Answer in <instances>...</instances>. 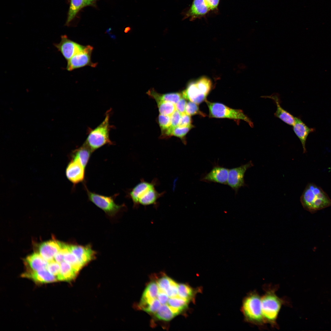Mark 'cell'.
<instances>
[{
  "mask_svg": "<svg viewBox=\"0 0 331 331\" xmlns=\"http://www.w3.org/2000/svg\"><path fill=\"white\" fill-rule=\"evenodd\" d=\"M277 287L265 286L264 295L261 296L262 314L265 323L268 324L274 328H278L277 323L278 315L285 301L276 294Z\"/></svg>",
  "mask_w": 331,
  "mask_h": 331,
  "instance_id": "obj_1",
  "label": "cell"
},
{
  "mask_svg": "<svg viewBox=\"0 0 331 331\" xmlns=\"http://www.w3.org/2000/svg\"><path fill=\"white\" fill-rule=\"evenodd\" d=\"M303 208L311 213L331 206V199L320 187L313 183L308 184L300 198Z\"/></svg>",
  "mask_w": 331,
  "mask_h": 331,
  "instance_id": "obj_2",
  "label": "cell"
},
{
  "mask_svg": "<svg viewBox=\"0 0 331 331\" xmlns=\"http://www.w3.org/2000/svg\"><path fill=\"white\" fill-rule=\"evenodd\" d=\"M111 112L110 109L108 110L101 123L95 128L88 130V135L84 143L92 152L105 145L113 144L109 137V132L112 127L109 123Z\"/></svg>",
  "mask_w": 331,
  "mask_h": 331,
  "instance_id": "obj_3",
  "label": "cell"
},
{
  "mask_svg": "<svg viewBox=\"0 0 331 331\" xmlns=\"http://www.w3.org/2000/svg\"><path fill=\"white\" fill-rule=\"evenodd\" d=\"M245 320L247 322L264 329L265 324L262 314L261 296L255 291L249 293L244 299L242 307Z\"/></svg>",
  "mask_w": 331,
  "mask_h": 331,
  "instance_id": "obj_4",
  "label": "cell"
},
{
  "mask_svg": "<svg viewBox=\"0 0 331 331\" xmlns=\"http://www.w3.org/2000/svg\"><path fill=\"white\" fill-rule=\"evenodd\" d=\"M205 101L209 108L210 117L242 120L248 123L251 127H253V122L242 110L233 109L221 103Z\"/></svg>",
  "mask_w": 331,
  "mask_h": 331,
  "instance_id": "obj_5",
  "label": "cell"
},
{
  "mask_svg": "<svg viewBox=\"0 0 331 331\" xmlns=\"http://www.w3.org/2000/svg\"><path fill=\"white\" fill-rule=\"evenodd\" d=\"M85 186L89 200L108 215H116L125 206L124 204L119 205L115 203L114 200L118 194L111 196L100 195L90 192L86 185Z\"/></svg>",
  "mask_w": 331,
  "mask_h": 331,
  "instance_id": "obj_6",
  "label": "cell"
},
{
  "mask_svg": "<svg viewBox=\"0 0 331 331\" xmlns=\"http://www.w3.org/2000/svg\"><path fill=\"white\" fill-rule=\"evenodd\" d=\"M134 194L138 206L154 204L162 195L156 190L154 184L145 181H141L135 186Z\"/></svg>",
  "mask_w": 331,
  "mask_h": 331,
  "instance_id": "obj_7",
  "label": "cell"
},
{
  "mask_svg": "<svg viewBox=\"0 0 331 331\" xmlns=\"http://www.w3.org/2000/svg\"><path fill=\"white\" fill-rule=\"evenodd\" d=\"M93 48V47L90 45L86 46L83 49L76 54L67 61L66 69L69 71H71L86 66L96 67L97 63L92 62L91 59Z\"/></svg>",
  "mask_w": 331,
  "mask_h": 331,
  "instance_id": "obj_8",
  "label": "cell"
},
{
  "mask_svg": "<svg viewBox=\"0 0 331 331\" xmlns=\"http://www.w3.org/2000/svg\"><path fill=\"white\" fill-rule=\"evenodd\" d=\"M254 165L250 161L240 166L229 169L227 184L237 193L242 187L247 186L244 177L246 170Z\"/></svg>",
  "mask_w": 331,
  "mask_h": 331,
  "instance_id": "obj_9",
  "label": "cell"
},
{
  "mask_svg": "<svg viewBox=\"0 0 331 331\" xmlns=\"http://www.w3.org/2000/svg\"><path fill=\"white\" fill-rule=\"evenodd\" d=\"M54 45L67 61L85 47L68 39L66 35L62 36L60 42Z\"/></svg>",
  "mask_w": 331,
  "mask_h": 331,
  "instance_id": "obj_10",
  "label": "cell"
},
{
  "mask_svg": "<svg viewBox=\"0 0 331 331\" xmlns=\"http://www.w3.org/2000/svg\"><path fill=\"white\" fill-rule=\"evenodd\" d=\"M212 12L206 0H193L191 5L185 13L184 19L189 18L191 21L206 17Z\"/></svg>",
  "mask_w": 331,
  "mask_h": 331,
  "instance_id": "obj_11",
  "label": "cell"
},
{
  "mask_svg": "<svg viewBox=\"0 0 331 331\" xmlns=\"http://www.w3.org/2000/svg\"><path fill=\"white\" fill-rule=\"evenodd\" d=\"M85 169L78 160L71 158L66 168V177L74 185L77 184L84 181Z\"/></svg>",
  "mask_w": 331,
  "mask_h": 331,
  "instance_id": "obj_12",
  "label": "cell"
},
{
  "mask_svg": "<svg viewBox=\"0 0 331 331\" xmlns=\"http://www.w3.org/2000/svg\"><path fill=\"white\" fill-rule=\"evenodd\" d=\"M229 169L218 165L214 166L208 173L201 179V181L206 182H214L227 184Z\"/></svg>",
  "mask_w": 331,
  "mask_h": 331,
  "instance_id": "obj_13",
  "label": "cell"
},
{
  "mask_svg": "<svg viewBox=\"0 0 331 331\" xmlns=\"http://www.w3.org/2000/svg\"><path fill=\"white\" fill-rule=\"evenodd\" d=\"M186 99L199 104L205 101L207 96L204 94L198 86L196 80L191 82L182 93Z\"/></svg>",
  "mask_w": 331,
  "mask_h": 331,
  "instance_id": "obj_14",
  "label": "cell"
},
{
  "mask_svg": "<svg viewBox=\"0 0 331 331\" xmlns=\"http://www.w3.org/2000/svg\"><path fill=\"white\" fill-rule=\"evenodd\" d=\"M69 248L84 265L95 257L96 253L90 246L69 245Z\"/></svg>",
  "mask_w": 331,
  "mask_h": 331,
  "instance_id": "obj_15",
  "label": "cell"
},
{
  "mask_svg": "<svg viewBox=\"0 0 331 331\" xmlns=\"http://www.w3.org/2000/svg\"><path fill=\"white\" fill-rule=\"evenodd\" d=\"M62 245V243L54 240L43 242L39 246V253L49 262L54 260L55 257L61 249Z\"/></svg>",
  "mask_w": 331,
  "mask_h": 331,
  "instance_id": "obj_16",
  "label": "cell"
},
{
  "mask_svg": "<svg viewBox=\"0 0 331 331\" xmlns=\"http://www.w3.org/2000/svg\"><path fill=\"white\" fill-rule=\"evenodd\" d=\"M292 126L294 133L301 143L303 153H305L306 152V143L308 136L310 133L314 132L315 129L309 127L300 118L296 117H295Z\"/></svg>",
  "mask_w": 331,
  "mask_h": 331,
  "instance_id": "obj_17",
  "label": "cell"
},
{
  "mask_svg": "<svg viewBox=\"0 0 331 331\" xmlns=\"http://www.w3.org/2000/svg\"><path fill=\"white\" fill-rule=\"evenodd\" d=\"M23 277L32 280L37 283H47L57 281L56 277L47 268L38 271L31 270L22 274Z\"/></svg>",
  "mask_w": 331,
  "mask_h": 331,
  "instance_id": "obj_18",
  "label": "cell"
},
{
  "mask_svg": "<svg viewBox=\"0 0 331 331\" xmlns=\"http://www.w3.org/2000/svg\"><path fill=\"white\" fill-rule=\"evenodd\" d=\"M262 97L271 99L275 102L276 109L274 115L276 117L289 125L292 126L293 125L295 117L281 107L279 98L277 94H273L271 96H262Z\"/></svg>",
  "mask_w": 331,
  "mask_h": 331,
  "instance_id": "obj_19",
  "label": "cell"
},
{
  "mask_svg": "<svg viewBox=\"0 0 331 331\" xmlns=\"http://www.w3.org/2000/svg\"><path fill=\"white\" fill-rule=\"evenodd\" d=\"M25 261L31 268V270L33 271L47 268L49 262L40 253H34L28 256Z\"/></svg>",
  "mask_w": 331,
  "mask_h": 331,
  "instance_id": "obj_20",
  "label": "cell"
},
{
  "mask_svg": "<svg viewBox=\"0 0 331 331\" xmlns=\"http://www.w3.org/2000/svg\"><path fill=\"white\" fill-rule=\"evenodd\" d=\"M92 153L90 149L84 143L82 146L73 150L71 157V158L78 160L86 168Z\"/></svg>",
  "mask_w": 331,
  "mask_h": 331,
  "instance_id": "obj_21",
  "label": "cell"
},
{
  "mask_svg": "<svg viewBox=\"0 0 331 331\" xmlns=\"http://www.w3.org/2000/svg\"><path fill=\"white\" fill-rule=\"evenodd\" d=\"M147 93L156 101L162 100L171 102L175 105L182 97V94L179 93H174L161 94L157 93L154 89L149 90Z\"/></svg>",
  "mask_w": 331,
  "mask_h": 331,
  "instance_id": "obj_22",
  "label": "cell"
},
{
  "mask_svg": "<svg viewBox=\"0 0 331 331\" xmlns=\"http://www.w3.org/2000/svg\"><path fill=\"white\" fill-rule=\"evenodd\" d=\"M60 264V271L57 277L58 280L69 281L75 277L77 273L69 263L64 261Z\"/></svg>",
  "mask_w": 331,
  "mask_h": 331,
  "instance_id": "obj_23",
  "label": "cell"
},
{
  "mask_svg": "<svg viewBox=\"0 0 331 331\" xmlns=\"http://www.w3.org/2000/svg\"><path fill=\"white\" fill-rule=\"evenodd\" d=\"M64 249V261L69 263L77 273L84 265L70 250L69 245L63 243Z\"/></svg>",
  "mask_w": 331,
  "mask_h": 331,
  "instance_id": "obj_24",
  "label": "cell"
},
{
  "mask_svg": "<svg viewBox=\"0 0 331 331\" xmlns=\"http://www.w3.org/2000/svg\"><path fill=\"white\" fill-rule=\"evenodd\" d=\"M85 6L84 0H71L66 25H68L79 11Z\"/></svg>",
  "mask_w": 331,
  "mask_h": 331,
  "instance_id": "obj_25",
  "label": "cell"
},
{
  "mask_svg": "<svg viewBox=\"0 0 331 331\" xmlns=\"http://www.w3.org/2000/svg\"><path fill=\"white\" fill-rule=\"evenodd\" d=\"M154 314L157 318L166 321H170L177 315L166 304L161 305Z\"/></svg>",
  "mask_w": 331,
  "mask_h": 331,
  "instance_id": "obj_26",
  "label": "cell"
},
{
  "mask_svg": "<svg viewBox=\"0 0 331 331\" xmlns=\"http://www.w3.org/2000/svg\"><path fill=\"white\" fill-rule=\"evenodd\" d=\"M160 114L170 116L176 110L175 105L162 100L156 101Z\"/></svg>",
  "mask_w": 331,
  "mask_h": 331,
  "instance_id": "obj_27",
  "label": "cell"
},
{
  "mask_svg": "<svg viewBox=\"0 0 331 331\" xmlns=\"http://www.w3.org/2000/svg\"><path fill=\"white\" fill-rule=\"evenodd\" d=\"M163 137L171 127L170 116L160 114L158 118Z\"/></svg>",
  "mask_w": 331,
  "mask_h": 331,
  "instance_id": "obj_28",
  "label": "cell"
},
{
  "mask_svg": "<svg viewBox=\"0 0 331 331\" xmlns=\"http://www.w3.org/2000/svg\"><path fill=\"white\" fill-rule=\"evenodd\" d=\"M191 288L184 284H178V295L182 299L189 300L192 296Z\"/></svg>",
  "mask_w": 331,
  "mask_h": 331,
  "instance_id": "obj_29",
  "label": "cell"
},
{
  "mask_svg": "<svg viewBox=\"0 0 331 331\" xmlns=\"http://www.w3.org/2000/svg\"><path fill=\"white\" fill-rule=\"evenodd\" d=\"M193 127L192 125L186 127H180L178 126L172 128L171 132V136H174L184 139L185 136L189 131Z\"/></svg>",
  "mask_w": 331,
  "mask_h": 331,
  "instance_id": "obj_30",
  "label": "cell"
},
{
  "mask_svg": "<svg viewBox=\"0 0 331 331\" xmlns=\"http://www.w3.org/2000/svg\"><path fill=\"white\" fill-rule=\"evenodd\" d=\"M185 113L189 116L199 115L203 116H205L206 115L200 110L198 104L190 101L186 104Z\"/></svg>",
  "mask_w": 331,
  "mask_h": 331,
  "instance_id": "obj_31",
  "label": "cell"
},
{
  "mask_svg": "<svg viewBox=\"0 0 331 331\" xmlns=\"http://www.w3.org/2000/svg\"><path fill=\"white\" fill-rule=\"evenodd\" d=\"M172 280L171 278L164 275L158 279H157L156 281L159 288L165 291L169 288Z\"/></svg>",
  "mask_w": 331,
  "mask_h": 331,
  "instance_id": "obj_32",
  "label": "cell"
},
{
  "mask_svg": "<svg viewBox=\"0 0 331 331\" xmlns=\"http://www.w3.org/2000/svg\"><path fill=\"white\" fill-rule=\"evenodd\" d=\"M47 269L57 278L60 271V264L53 260L48 262Z\"/></svg>",
  "mask_w": 331,
  "mask_h": 331,
  "instance_id": "obj_33",
  "label": "cell"
},
{
  "mask_svg": "<svg viewBox=\"0 0 331 331\" xmlns=\"http://www.w3.org/2000/svg\"><path fill=\"white\" fill-rule=\"evenodd\" d=\"M161 304L156 298L153 299L151 303L143 310L150 314H154L158 310Z\"/></svg>",
  "mask_w": 331,
  "mask_h": 331,
  "instance_id": "obj_34",
  "label": "cell"
},
{
  "mask_svg": "<svg viewBox=\"0 0 331 331\" xmlns=\"http://www.w3.org/2000/svg\"><path fill=\"white\" fill-rule=\"evenodd\" d=\"M165 292H166L169 298L179 296L178 295V284L172 279L169 288Z\"/></svg>",
  "mask_w": 331,
  "mask_h": 331,
  "instance_id": "obj_35",
  "label": "cell"
},
{
  "mask_svg": "<svg viewBox=\"0 0 331 331\" xmlns=\"http://www.w3.org/2000/svg\"><path fill=\"white\" fill-rule=\"evenodd\" d=\"M181 114L177 110H176L170 116L171 127L174 128L178 126Z\"/></svg>",
  "mask_w": 331,
  "mask_h": 331,
  "instance_id": "obj_36",
  "label": "cell"
},
{
  "mask_svg": "<svg viewBox=\"0 0 331 331\" xmlns=\"http://www.w3.org/2000/svg\"><path fill=\"white\" fill-rule=\"evenodd\" d=\"M191 123L192 119L190 116L185 113L181 114L179 126L186 127L191 125Z\"/></svg>",
  "mask_w": 331,
  "mask_h": 331,
  "instance_id": "obj_37",
  "label": "cell"
},
{
  "mask_svg": "<svg viewBox=\"0 0 331 331\" xmlns=\"http://www.w3.org/2000/svg\"><path fill=\"white\" fill-rule=\"evenodd\" d=\"M158 292L157 297L160 301L161 305L166 304L169 297L166 292L160 289L158 287Z\"/></svg>",
  "mask_w": 331,
  "mask_h": 331,
  "instance_id": "obj_38",
  "label": "cell"
},
{
  "mask_svg": "<svg viewBox=\"0 0 331 331\" xmlns=\"http://www.w3.org/2000/svg\"><path fill=\"white\" fill-rule=\"evenodd\" d=\"M187 102L186 99L182 97L175 104L176 110L181 114L185 113V109Z\"/></svg>",
  "mask_w": 331,
  "mask_h": 331,
  "instance_id": "obj_39",
  "label": "cell"
},
{
  "mask_svg": "<svg viewBox=\"0 0 331 331\" xmlns=\"http://www.w3.org/2000/svg\"><path fill=\"white\" fill-rule=\"evenodd\" d=\"M208 3L212 12H218L220 0H206Z\"/></svg>",
  "mask_w": 331,
  "mask_h": 331,
  "instance_id": "obj_40",
  "label": "cell"
},
{
  "mask_svg": "<svg viewBox=\"0 0 331 331\" xmlns=\"http://www.w3.org/2000/svg\"><path fill=\"white\" fill-rule=\"evenodd\" d=\"M62 243V247L60 250L56 254L54 257V260L60 264L64 261V249Z\"/></svg>",
  "mask_w": 331,
  "mask_h": 331,
  "instance_id": "obj_41",
  "label": "cell"
},
{
  "mask_svg": "<svg viewBox=\"0 0 331 331\" xmlns=\"http://www.w3.org/2000/svg\"><path fill=\"white\" fill-rule=\"evenodd\" d=\"M95 0H84L85 6L92 5Z\"/></svg>",
  "mask_w": 331,
  "mask_h": 331,
  "instance_id": "obj_42",
  "label": "cell"
}]
</instances>
